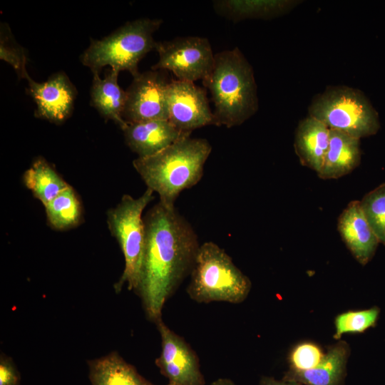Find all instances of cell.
Masks as SVG:
<instances>
[{
  "mask_svg": "<svg viewBox=\"0 0 385 385\" xmlns=\"http://www.w3.org/2000/svg\"><path fill=\"white\" fill-rule=\"evenodd\" d=\"M145 247L135 292L147 318L158 323L167 300L190 274L200 247L191 225L160 201L143 216Z\"/></svg>",
  "mask_w": 385,
  "mask_h": 385,
  "instance_id": "cell-1",
  "label": "cell"
},
{
  "mask_svg": "<svg viewBox=\"0 0 385 385\" xmlns=\"http://www.w3.org/2000/svg\"><path fill=\"white\" fill-rule=\"evenodd\" d=\"M211 151L212 146L206 139L189 135L153 155L137 158L133 165L147 188L158 194L160 202L175 207L180 193L201 180Z\"/></svg>",
  "mask_w": 385,
  "mask_h": 385,
  "instance_id": "cell-2",
  "label": "cell"
},
{
  "mask_svg": "<svg viewBox=\"0 0 385 385\" xmlns=\"http://www.w3.org/2000/svg\"><path fill=\"white\" fill-rule=\"evenodd\" d=\"M202 84L210 92L217 126L240 125L257 111L253 69L237 47L215 54L213 68Z\"/></svg>",
  "mask_w": 385,
  "mask_h": 385,
  "instance_id": "cell-3",
  "label": "cell"
},
{
  "mask_svg": "<svg viewBox=\"0 0 385 385\" xmlns=\"http://www.w3.org/2000/svg\"><path fill=\"white\" fill-rule=\"evenodd\" d=\"M190 274L186 292L197 303L240 304L246 299L252 287L250 278L212 242L200 245Z\"/></svg>",
  "mask_w": 385,
  "mask_h": 385,
  "instance_id": "cell-4",
  "label": "cell"
},
{
  "mask_svg": "<svg viewBox=\"0 0 385 385\" xmlns=\"http://www.w3.org/2000/svg\"><path fill=\"white\" fill-rule=\"evenodd\" d=\"M162 23L161 19L147 18L128 21L101 40L91 39L81 61L93 73L109 66L118 72L128 71L135 77L140 73V61L156 48L153 34Z\"/></svg>",
  "mask_w": 385,
  "mask_h": 385,
  "instance_id": "cell-5",
  "label": "cell"
},
{
  "mask_svg": "<svg viewBox=\"0 0 385 385\" xmlns=\"http://www.w3.org/2000/svg\"><path fill=\"white\" fill-rule=\"evenodd\" d=\"M149 188L135 198L124 195L114 207L107 212V224L111 234L118 241L125 260V267L115 284L116 292L126 284L129 290L136 291L140 276L145 247V225L143 212L154 199Z\"/></svg>",
  "mask_w": 385,
  "mask_h": 385,
  "instance_id": "cell-6",
  "label": "cell"
},
{
  "mask_svg": "<svg viewBox=\"0 0 385 385\" xmlns=\"http://www.w3.org/2000/svg\"><path fill=\"white\" fill-rule=\"evenodd\" d=\"M309 116L337 130L360 139L375 135L379 115L362 92L346 86L328 88L309 108Z\"/></svg>",
  "mask_w": 385,
  "mask_h": 385,
  "instance_id": "cell-7",
  "label": "cell"
},
{
  "mask_svg": "<svg viewBox=\"0 0 385 385\" xmlns=\"http://www.w3.org/2000/svg\"><path fill=\"white\" fill-rule=\"evenodd\" d=\"M155 50L159 60L151 70H168L180 81H202L213 68L215 54L206 38L185 36L159 41Z\"/></svg>",
  "mask_w": 385,
  "mask_h": 385,
  "instance_id": "cell-8",
  "label": "cell"
},
{
  "mask_svg": "<svg viewBox=\"0 0 385 385\" xmlns=\"http://www.w3.org/2000/svg\"><path fill=\"white\" fill-rule=\"evenodd\" d=\"M161 338V352L155 365L168 380L167 385H205L196 352L162 320L155 324Z\"/></svg>",
  "mask_w": 385,
  "mask_h": 385,
  "instance_id": "cell-9",
  "label": "cell"
},
{
  "mask_svg": "<svg viewBox=\"0 0 385 385\" xmlns=\"http://www.w3.org/2000/svg\"><path fill=\"white\" fill-rule=\"evenodd\" d=\"M167 81L158 70L140 73L126 91L123 118L126 123L168 120Z\"/></svg>",
  "mask_w": 385,
  "mask_h": 385,
  "instance_id": "cell-10",
  "label": "cell"
},
{
  "mask_svg": "<svg viewBox=\"0 0 385 385\" xmlns=\"http://www.w3.org/2000/svg\"><path fill=\"white\" fill-rule=\"evenodd\" d=\"M167 101L168 120L185 134L206 125H216L206 89L194 83L178 79L169 82Z\"/></svg>",
  "mask_w": 385,
  "mask_h": 385,
  "instance_id": "cell-11",
  "label": "cell"
},
{
  "mask_svg": "<svg viewBox=\"0 0 385 385\" xmlns=\"http://www.w3.org/2000/svg\"><path fill=\"white\" fill-rule=\"evenodd\" d=\"M29 93L36 105L35 116L53 123H61L71 115L77 91L63 72L38 83L28 80Z\"/></svg>",
  "mask_w": 385,
  "mask_h": 385,
  "instance_id": "cell-12",
  "label": "cell"
},
{
  "mask_svg": "<svg viewBox=\"0 0 385 385\" xmlns=\"http://www.w3.org/2000/svg\"><path fill=\"white\" fill-rule=\"evenodd\" d=\"M337 230L356 260L364 266L374 256L379 242L361 209L360 200H352L340 214Z\"/></svg>",
  "mask_w": 385,
  "mask_h": 385,
  "instance_id": "cell-13",
  "label": "cell"
},
{
  "mask_svg": "<svg viewBox=\"0 0 385 385\" xmlns=\"http://www.w3.org/2000/svg\"><path fill=\"white\" fill-rule=\"evenodd\" d=\"M122 130L126 145L140 158L153 155L190 135L178 130L168 120L128 123Z\"/></svg>",
  "mask_w": 385,
  "mask_h": 385,
  "instance_id": "cell-14",
  "label": "cell"
},
{
  "mask_svg": "<svg viewBox=\"0 0 385 385\" xmlns=\"http://www.w3.org/2000/svg\"><path fill=\"white\" fill-rule=\"evenodd\" d=\"M349 354L348 344L338 342L327 348L322 361L317 366L304 371L289 369L282 380L304 385H340Z\"/></svg>",
  "mask_w": 385,
  "mask_h": 385,
  "instance_id": "cell-15",
  "label": "cell"
},
{
  "mask_svg": "<svg viewBox=\"0 0 385 385\" xmlns=\"http://www.w3.org/2000/svg\"><path fill=\"white\" fill-rule=\"evenodd\" d=\"M360 161V139L330 129L329 147L317 175L323 180L338 179L351 173Z\"/></svg>",
  "mask_w": 385,
  "mask_h": 385,
  "instance_id": "cell-16",
  "label": "cell"
},
{
  "mask_svg": "<svg viewBox=\"0 0 385 385\" xmlns=\"http://www.w3.org/2000/svg\"><path fill=\"white\" fill-rule=\"evenodd\" d=\"M329 138L330 129L322 122L309 115L300 121L294 139L300 163L317 173L323 165Z\"/></svg>",
  "mask_w": 385,
  "mask_h": 385,
  "instance_id": "cell-17",
  "label": "cell"
},
{
  "mask_svg": "<svg viewBox=\"0 0 385 385\" xmlns=\"http://www.w3.org/2000/svg\"><path fill=\"white\" fill-rule=\"evenodd\" d=\"M93 73L91 105L105 119L112 120L123 130L128 124L123 118L127 96L118 83L119 72L111 69L103 78L98 72Z\"/></svg>",
  "mask_w": 385,
  "mask_h": 385,
  "instance_id": "cell-18",
  "label": "cell"
},
{
  "mask_svg": "<svg viewBox=\"0 0 385 385\" xmlns=\"http://www.w3.org/2000/svg\"><path fill=\"white\" fill-rule=\"evenodd\" d=\"M88 364L92 385H155L115 351L90 360Z\"/></svg>",
  "mask_w": 385,
  "mask_h": 385,
  "instance_id": "cell-19",
  "label": "cell"
},
{
  "mask_svg": "<svg viewBox=\"0 0 385 385\" xmlns=\"http://www.w3.org/2000/svg\"><path fill=\"white\" fill-rule=\"evenodd\" d=\"M295 1L279 0L215 1L214 9L221 16L232 20L271 19L287 12Z\"/></svg>",
  "mask_w": 385,
  "mask_h": 385,
  "instance_id": "cell-20",
  "label": "cell"
},
{
  "mask_svg": "<svg viewBox=\"0 0 385 385\" xmlns=\"http://www.w3.org/2000/svg\"><path fill=\"white\" fill-rule=\"evenodd\" d=\"M23 181L44 206L69 185L43 158L33 162Z\"/></svg>",
  "mask_w": 385,
  "mask_h": 385,
  "instance_id": "cell-21",
  "label": "cell"
},
{
  "mask_svg": "<svg viewBox=\"0 0 385 385\" xmlns=\"http://www.w3.org/2000/svg\"><path fill=\"white\" fill-rule=\"evenodd\" d=\"M44 207L48 222L55 230H68L81 221V202L70 185Z\"/></svg>",
  "mask_w": 385,
  "mask_h": 385,
  "instance_id": "cell-22",
  "label": "cell"
},
{
  "mask_svg": "<svg viewBox=\"0 0 385 385\" xmlns=\"http://www.w3.org/2000/svg\"><path fill=\"white\" fill-rule=\"evenodd\" d=\"M360 204L379 243L385 245V183L366 193Z\"/></svg>",
  "mask_w": 385,
  "mask_h": 385,
  "instance_id": "cell-23",
  "label": "cell"
},
{
  "mask_svg": "<svg viewBox=\"0 0 385 385\" xmlns=\"http://www.w3.org/2000/svg\"><path fill=\"white\" fill-rule=\"evenodd\" d=\"M380 309L378 307L363 310L347 311L338 314L334 319V339L346 333H363L376 326Z\"/></svg>",
  "mask_w": 385,
  "mask_h": 385,
  "instance_id": "cell-24",
  "label": "cell"
},
{
  "mask_svg": "<svg viewBox=\"0 0 385 385\" xmlns=\"http://www.w3.org/2000/svg\"><path fill=\"white\" fill-rule=\"evenodd\" d=\"M0 58L14 68L19 78L28 81L31 78L26 70V50L15 41L6 24L1 26Z\"/></svg>",
  "mask_w": 385,
  "mask_h": 385,
  "instance_id": "cell-25",
  "label": "cell"
},
{
  "mask_svg": "<svg viewBox=\"0 0 385 385\" xmlns=\"http://www.w3.org/2000/svg\"><path fill=\"white\" fill-rule=\"evenodd\" d=\"M324 355L317 344L309 341L299 342L289 353V369L304 371L313 369L322 361Z\"/></svg>",
  "mask_w": 385,
  "mask_h": 385,
  "instance_id": "cell-26",
  "label": "cell"
},
{
  "mask_svg": "<svg viewBox=\"0 0 385 385\" xmlns=\"http://www.w3.org/2000/svg\"><path fill=\"white\" fill-rule=\"evenodd\" d=\"M20 374L12 360L4 354L0 359V385H19Z\"/></svg>",
  "mask_w": 385,
  "mask_h": 385,
  "instance_id": "cell-27",
  "label": "cell"
},
{
  "mask_svg": "<svg viewBox=\"0 0 385 385\" xmlns=\"http://www.w3.org/2000/svg\"><path fill=\"white\" fill-rule=\"evenodd\" d=\"M259 385H301L296 382L277 380L273 377L262 376Z\"/></svg>",
  "mask_w": 385,
  "mask_h": 385,
  "instance_id": "cell-28",
  "label": "cell"
},
{
  "mask_svg": "<svg viewBox=\"0 0 385 385\" xmlns=\"http://www.w3.org/2000/svg\"><path fill=\"white\" fill-rule=\"evenodd\" d=\"M210 385H236L235 383L230 379L220 378L214 381Z\"/></svg>",
  "mask_w": 385,
  "mask_h": 385,
  "instance_id": "cell-29",
  "label": "cell"
}]
</instances>
